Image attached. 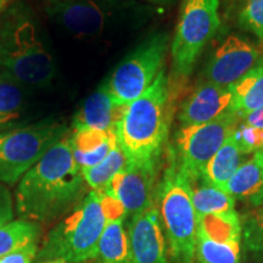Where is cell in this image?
Masks as SVG:
<instances>
[{
	"mask_svg": "<svg viewBox=\"0 0 263 263\" xmlns=\"http://www.w3.org/2000/svg\"><path fill=\"white\" fill-rule=\"evenodd\" d=\"M105 223L101 193L90 190L48 233L34 262L60 259L65 263H84L95 259Z\"/></svg>",
	"mask_w": 263,
	"mask_h": 263,
	"instance_id": "obj_4",
	"label": "cell"
},
{
	"mask_svg": "<svg viewBox=\"0 0 263 263\" xmlns=\"http://www.w3.org/2000/svg\"><path fill=\"white\" fill-rule=\"evenodd\" d=\"M230 103V87L202 82L183 101L178 114L180 126H199L215 121L229 112Z\"/></svg>",
	"mask_w": 263,
	"mask_h": 263,
	"instance_id": "obj_14",
	"label": "cell"
},
{
	"mask_svg": "<svg viewBox=\"0 0 263 263\" xmlns=\"http://www.w3.org/2000/svg\"><path fill=\"white\" fill-rule=\"evenodd\" d=\"M126 106L118 105L111 97L103 82L93 94L89 95L72 120V130H97L108 133L115 132Z\"/></svg>",
	"mask_w": 263,
	"mask_h": 263,
	"instance_id": "obj_15",
	"label": "cell"
},
{
	"mask_svg": "<svg viewBox=\"0 0 263 263\" xmlns=\"http://www.w3.org/2000/svg\"><path fill=\"white\" fill-rule=\"evenodd\" d=\"M0 72L28 89L48 88L57 77L39 20L24 0L10 3L0 15Z\"/></svg>",
	"mask_w": 263,
	"mask_h": 263,
	"instance_id": "obj_2",
	"label": "cell"
},
{
	"mask_svg": "<svg viewBox=\"0 0 263 263\" xmlns=\"http://www.w3.org/2000/svg\"><path fill=\"white\" fill-rule=\"evenodd\" d=\"M240 123L239 117L228 112L209 123L180 126L176 137L174 159L190 182L200 178L209 161L235 133Z\"/></svg>",
	"mask_w": 263,
	"mask_h": 263,
	"instance_id": "obj_10",
	"label": "cell"
},
{
	"mask_svg": "<svg viewBox=\"0 0 263 263\" xmlns=\"http://www.w3.org/2000/svg\"><path fill=\"white\" fill-rule=\"evenodd\" d=\"M223 190L255 209L263 206V161L258 151L239 167Z\"/></svg>",
	"mask_w": 263,
	"mask_h": 263,
	"instance_id": "obj_16",
	"label": "cell"
},
{
	"mask_svg": "<svg viewBox=\"0 0 263 263\" xmlns=\"http://www.w3.org/2000/svg\"><path fill=\"white\" fill-rule=\"evenodd\" d=\"M242 123L249 124L252 127H258L263 128V105L259 106L257 110H255L254 112H251L248 117L242 121Z\"/></svg>",
	"mask_w": 263,
	"mask_h": 263,
	"instance_id": "obj_32",
	"label": "cell"
},
{
	"mask_svg": "<svg viewBox=\"0 0 263 263\" xmlns=\"http://www.w3.org/2000/svg\"><path fill=\"white\" fill-rule=\"evenodd\" d=\"M47 14L66 34L88 39L137 15L138 6L123 0H54L47 8Z\"/></svg>",
	"mask_w": 263,
	"mask_h": 263,
	"instance_id": "obj_9",
	"label": "cell"
},
{
	"mask_svg": "<svg viewBox=\"0 0 263 263\" xmlns=\"http://www.w3.org/2000/svg\"><path fill=\"white\" fill-rule=\"evenodd\" d=\"M190 182V180H189ZM192 200L197 217L226 215L235 211V200L226 190L206 183L201 178L192 180Z\"/></svg>",
	"mask_w": 263,
	"mask_h": 263,
	"instance_id": "obj_22",
	"label": "cell"
},
{
	"mask_svg": "<svg viewBox=\"0 0 263 263\" xmlns=\"http://www.w3.org/2000/svg\"><path fill=\"white\" fill-rule=\"evenodd\" d=\"M82 170L72 155L70 132L20 179L15 193V211L20 218L50 222L87 195Z\"/></svg>",
	"mask_w": 263,
	"mask_h": 263,
	"instance_id": "obj_1",
	"label": "cell"
},
{
	"mask_svg": "<svg viewBox=\"0 0 263 263\" xmlns=\"http://www.w3.org/2000/svg\"><path fill=\"white\" fill-rule=\"evenodd\" d=\"M241 242L249 252L263 257V206L241 218Z\"/></svg>",
	"mask_w": 263,
	"mask_h": 263,
	"instance_id": "obj_27",
	"label": "cell"
},
{
	"mask_svg": "<svg viewBox=\"0 0 263 263\" xmlns=\"http://www.w3.org/2000/svg\"><path fill=\"white\" fill-rule=\"evenodd\" d=\"M170 37L156 32L140 43L106 78L111 97L118 105L127 106L149 89L164 70Z\"/></svg>",
	"mask_w": 263,
	"mask_h": 263,
	"instance_id": "obj_8",
	"label": "cell"
},
{
	"mask_svg": "<svg viewBox=\"0 0 263 263\" xmlns=\"http://www.w3.org/2000/svg\"><path fill=\"white\" fill-rule=\"evenodd\" d=\"M15 219V200L8 186L0 184V227Z\"/></svg>",
	"mask_w": 263,
	"mask_h": 263,
	"instance_id": "obj_30",
	"label": "cell"
},
{
	"mask_svg": "<svg viewBox=\"0 0 263 263\" xmlns=\"http://www.w3.org/2000/svg\"><path fill=\"white\" fill-rule=\"evenodd\" d=\"M234 138L246 155H251L263 149V128L252 127L241 122L236 128Z\"/></svg>",
	"mask_w": 263,
	"mask_h": 263,
	"instance_id": "obj_29",
	"label": "cell"
},
{
	"mask_svg": "<svg viewBox=\"0 0 263 263\" xmlns=\"http://www.w3.org/2000/svg\"><path fill=\"white\" fill-rule=\"evenodd\" d=\"M52 2H54V0H52ZM150 2H168V0H150Z\"/></svg>",
	"mask_w": 263,
	"mask_h": 263,
	"instance_id": "obj_35",
	"label": "cell"
},
{
	"mask_svg": "<svg viewBox=\"0 0 263 263\" xmlns=\"http://www.w3.org/2000/svg\"><path fill=\"white\" fill-rule=\"evenodd\" d=\"M166 68L140 98L128 104L116 127L118 145L130 161L160 160L172 122Z\"/></svg>",
	"mask_w": 263,
	"mask_h": 263,
	"instance_id": "obj_3",
	"label": "cell"
},
{
	"mask_svg": "<svg viewBox=\"0 0 263 263\" xmlns=\"http://www.w3.org/2000/svg\"><path fill=\"white\" fill-rule=\"evenodd\" d=\"M258 153H259V156H261V159H262V161H263V149L259 150Z\"/></svg>",
	"mask_w": 263,
	"mask_h": 263,
	"instance_id": "obj_36",
	"label": "cell"
},
{
	"mask_svg": "<svg viewBox=\"0 0 263 263\" xmlns=\"http://www.w3.org/2000/svg\"><path fill=\"white\" fill-rule=\"evenodd\" d=\"M232 103L229 112L244 121L250 114L263 105V58L240 80L230 85Z\"/></svg>",
	"mask_w": 263,
	"mask_h": 263,
	"instance_id": "obj_20",
	"label": "cell"
},
{
	"mask_svg": "<svg viewBox=\"0 0 263 263\" xmlns=\"http://www.w3.org/2000/svg\"><path fill=\"white\" fill-rule=\"evenodd\" d=\"M196 232L222 242L241 244V218L236 211L197 217Z\"/></svg>",
	"mask_w": 263,
	"mask_h": 263,
	"instance_id": "obj_23",
	"label": "cell"
},
{
	"mask_svg": "<svg viewBox=\"0 0 263 263\" xmlns=\"http://www.w3.org/2000/svg\"><path fill=\"white\" fill-rule=\"evenodd\" d=\"M44 263H65V262L60 261V259H54V261H48V262H44Z\"/></svg>",
	"mask_w": 263,
	"mask_h": 263,
	"instance_id": "obj_34",
	"label": "cell"
},
{
	"mask_svg": "<svg viewBox=\"0 0 263 263\" xmlns=\"http://www.w3.org/2000/svg\"><path fill=\"white\" fill-rule=\"evenodd\" d=\"M127 232L130 263H168L166 235L155 205L130 217Z\"/></svg>",
	"mask_w": 263,
	"mask_h": 263,
	"instance_id": "obj_13",
	"label": "cell"
},
{
	"mask_svg": "<svg viewBox=\"0 0 263 263\" xmlns=\"http://www.w3.org/2000/svg\"><path fill=\"white\" fill-rule=\"evenodd\" d=\"M246 156L248 155L240 149L233 134L209 161L202 170L200 178L217 188L224 189L226 184L232 178L233 174L246 161Z\"/></svg>",
	"mask_w": 263,
	"mask_h": 263,
	"instance_id": "obj_21",
	"label": "cell"
},
{
	"mask_svg": "<svg viewBox=\"0 0 263 263\" xmlns=\"http://www.w3.org/2000/svg\"><path fill=\"white\" fill-rule=\"evenodd\" d=\"M105 223L103 234L98 245V263H130L129 240L128 232L124 228L127 218L126 211H114L105 213Z\"/></svg>",
	"mask_w": 263,
	"mask_h": 263,
	"instance_id": "obj_18",
	"label": "cell"
},
{
	"mask_svg": "<svg viewBox=\"0 0 263 263\" xmlns=\"http://www.w3.org/2000/svg\"><path fill=\"white\" fill-rule=\"evenodd\" d=\"M241 244L222 242L196 232L195 256L199 263H240Z\"/></svg>",
	"mask_w": 263,
	"mask_h": 263,
	"instance_id": "obj_26",
	"label": "cell"
},
{
	"mask_svg": "<svg viewBox=\"0 0 263 263\" xmlns=\"http://www.w3.org/2000/svg\"><path fill=\"white\" fill-rule=\"evenodd\" d=\"M130 160L128 159L124 151L117 144L101 162L95 164L94 167H90V168L82 171L84 182L90 190L103 192L111 180L121 171L126 168Z\"/></svg>",
	"mask_w": 263,
	"mask_h": 263,
	"instance_id": "obj_24",
	"label": "cell"
},
{
	"mask_svg": "<svg viewBox=\"0 0 263 263\" xmlns=\"http://www.w3.org/2000/svg\"><path fill=\"white\" fill-rule=\"evenodd\" d=\"M41 226L37 222L17 218L0 227V257L37 242Z\"/></svg>",
	"mask_w": 263,
	"mask_h": 263,
	"instance_id": "obj_25",
	"label": "cell"
},
{
	"mask_svg": "<svg viewBox=\"0 0 263 263\" xmlns=\"http://www.w3.org/2000/svg\"><path fill=\"white\" fill-rule=\"evenodd\" d=\"M70 140L72 155L82 171L101 162L118 144L115 132L103 133L97 130L70 129Z\"/></svg>",
	"mask_w": 263,
	"mask_h": 263,
	"instance_id": "obj_19",
	"label": "cell"
},
{
	"mask_svg": "<svg viewBox=\"0 0 263 263\" xmlns=\"http://www.w3.org/2000/svg\"><path fill=\"white\" fill-rule=\"evenodd\" d=\"M155 201L171 256L178 263H193L197 215L188 177L180 171L174 157L157 185Z\"/></svg>",
	"mask_w": 263,
	"mask_h": 263,
	"instance_id": "obj_5",
	"label": "cell"
},
{
	"mask_svg": "<svg viewBox=\"0 0 263 263\" xmlns=\"http://www.w3.org/2000/svg\"><path fill=\"white\" fill-rule=\"evenodd\" d=\"M38 250L37 242H33L0 257V263H33L37 257Z\"/></svg>",
	"mask_w": 263,
	"mask_h": 263,
	"instance_id": "obj_31",
	"label": "cell"
},
{
	"mask_svg": "<svg viewBox=\"0 0 263 263\" xmlns=\"http://www.w3.org/2000/svg\"><path fill=\"white\" fill-rule=\"evenodd\" d=\"M240 27L263 41V0H233Z\"/></svg>",
	"mask_w": 263,
	"mask_h": 263,
	"instance_id": "obj_28",
	"label": "cell"
},
{
	"mask_svg": "<svg viewBox=\"0 0 263 263\" xmlns=\"http://www.w3.org/2000/svg\"><path fill=\"white\" fill-rule=\"evenodd\" d=\"M258 59L257 49L248 39L230 34L212 51L203 72L205 81L230 87L251 70Z\"/></svg>",
	"mask_w": 263,
	"mask_h": 263,
	"instance_id": "obj_12",
	"label": "cell"
},
{
	"mask_svg": "<svg viewBox=\"0 0 263 263\" xmlns=\"http://www.w3.org/2000/svg\"><path fill=\"white\" fill-rule=\"evenodd\" d=\"M10 3H11V0H0V15H2V12L4 11L6 8H8Z\"/></svg>",
	"mask_w": 263,
	"mask_h": 263,
	"instance_id": "obj_33",
	"label": "cell"
},
{
	"mask_svg": "<svg viewBox=\"0 0 263 263\" xmlns=\"http://www.w3.org/2000/svg\"><path fill=\"white\" fill-rule=\"evenodd\" d=\"M68 132L67 124L50 118L0 132V184L18 183Z\"/></svg>",
	"mask_w": 263,
	"mask_h": 263,
	"instance_id": "obj_6",
	"label": "cell"
},
{
	"mask_svg": "<svg viewBox=\"0 0 263 263\" xmlns=\"http://www.w3.org/2000/svg\"><path fill=\"white\" fill-rule=\"evenodd\" d=\"M159 160L130 161L103 192L118 200L133 217L155 205Z\"/></svg>",
	"mask_w": 263,
	"mask_h": 263,
	"instance_id": "obj_11",
	"label": "cell"
},
{
	"mask_svg": "<svg viewBox=\"0 0 263 263\" xmlns=\"http://www.w3.org/2000/svg\"><path fill=\"white\" fill-rule=\"evenodd\" d=\"M219 0H182L177 29L171 44L172 74L186 81L197 59L221 25Z\"/></svg>",
	"mask_w": 263,
	"mask_h": 263,
	"instance_id": "obj_7",
	"label": "cell"
},
{
	"mask_svg": "<svg viewBox=\"0 0 263 263\" xmlns=\"http://www.w3.org/2000/svg\"><path fill=\"white\" fill-rule=\"evenodd\" d=\"M28 88L0 72V132L28 124Z\"/></svg>",
	"mask_w": 263,
	"mask_h": 263,
	"instance_id": "obj_17",
	"label": "cell"
}]
</instances>
